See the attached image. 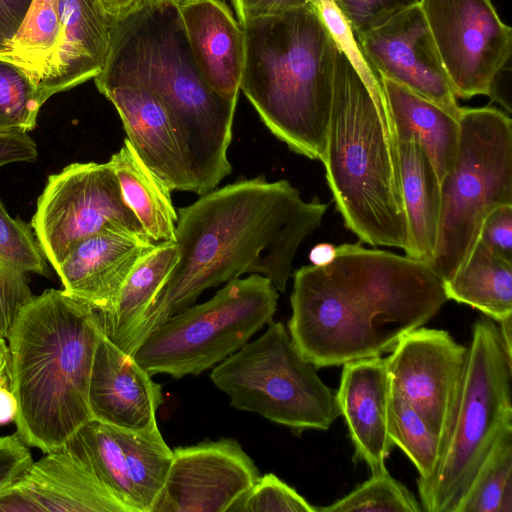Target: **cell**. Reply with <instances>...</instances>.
Segmentation results:
<instances>
[{
  "label": "cell",
  "instance_id": "obj_30",
  "mask_svg": "<svg viewBox=\"0 0 512 512\" xmlns=\"http://www.w3.org/2000/svg\"><path fill=\"white\" fill-rule=\"evenodd\" d=\"M455 512H512V427L500 435Z\"/></svg>",
  "mask_w": 512,
  "mask_h": 512
},
{
  "label": "cell",
  "instance_id": "obj_37",
  "mask_svg": "<svg viewBox=\"0 0 512 512\" xmlns=\"http://www.w3.org/2000/svg\"><path fill=\"white\" fill-rule=\"evenodd\" d=\"M355 35L377 27L419 0H332Z\"/></svg>",
  "mask_w": 512,
  "mask_h": 512
},
{
  "label": "cell",
  "instance_id": "obj_13",
  "mask_svg": "<svg viewBox=\"0 0 512 512\" xmlns=\"http://www.w3.org/2000/svg\"><path fill=\"white\" fill-rule=\"evenodd\" d=\"M66 446L127 512H152L173 457L158 427L129 430L92 419Z\"/></svg>",
  "mask_w": 512,
  "mask_h": 512
},
{
  "label": "cell",
  "instance_id": "obj_12",
  "mask_svg": "<svg viewBox=\"0 0 512 512\" xmlns=\"http://www.w3.org/2000/svg\"><path fill=\"white\" fill-rule=\"evenodd\" d=\"M457 98L491 93L512 51V30L492 0H419Z\"/></svg>",
  "mask_w": 512,
  "mask_h": 512
},
{
  "label": "cell",
  "instance_id": "obj_29",
  "mask_svg": "<svg viewBox=\"0 0 512 512\" xmlns=\"http://www.w3.org/2000/svg\"><path fill=\"white\" fill-rule=\"evenodd\" d=\"M59 35V0H33L16 34L0 51V57L23 69L39 89Z\"/></svg>",
  "mask_w": 512,
  "mask_h": 512
},
{
  "label": "cell",
  "instance_id": "obj_42",
  "mask_svg": "<svg viewBox=\"0 0 512 512\" xmlns=\"http://www.w3.org/2000/svg\"><path fill=\"white\" fill-rule=\"evenodd\" d=\"M38 150L28 133L0 134V167L17 162H34Z\"/></svg>",
  "mask_w": 512,
  "mask_h": 512
},
{
  "label": "cell",
  "instance_id": "obj_6",
  "mask_svg": "<svg viewBox=\"0 0 512 512\" xmlns=\"http://www.w3.org/2000/svg\"><path fill=\"white\" fill-rule=\"evenodd\" d=\"M321 161L345 226L363 243L404 250L398 141L386 98L370 92L339 49Z\"/></svg>",
  "mask_w": 512,
  "mask_h": 512
},
{
  "label": "cell",
  "instance_id": "obj_18",
  "mask_svg": "<svg viewBox=\"0 0 512 512\" xmlns=\"http://www.w3.org/2000/svg\"><path fill=\"white\" fill-rule=\"evenodd\" d=\"M94 79L116 108L127 139L145 165L171 191L192 192L175 130L154 91L132 79Z\"/></svg>",
  "mask_w": 512,
  "mask_h": 512
},
{
  "label": "cell",
  "instance_id": "obj_40",
  "mask_svg": "<svg viewBox=\"0 0 512 512\" xmlns=\"http://www.w3.org/2000/svg\"><path fill=\"white\" fill-rule=\"evenodd\" d=\"M27 445L15 433L0 437V490L18 480L32 464Z\"/></svg>",
  "mask_w": 512,
  "mask_h": 512
},
{
  "label": "cell",
  "instance_id": "obj_2",
  "mask_svg": "<svg viewBox=\"0 0 512 512\" xmlns=\"http://www.w3.org/2000/svg\"><path fill=\"white\" fill-rule=\"evenodd\" d=\"M447 300L424 262L345 243L331 263L294 272L288 332L316 368L339 366L391 352Z\"/></svg>",
  "mask_w": 512,
  "mask_h": 512
},
{
  "label": "cell",
  "instance_id": "obj_44",
  "mask_svg": "<svg viewBox=\"0 0 512 512\" xmlns=\"http://www.w3.org/2000/svg\"><path fill=\"white\" fill-rule=\"evenodd\" d=\"M108 15L119 19L138 10L148 0H100Z\"/></svg>",
  "mask_w": 512,
  "mask_h": 512
},
{
  "label": "cell",
  "instance_id": "obj_23",
  "mask_svg": "<svg viewBox=\"0 0 512 512\" xmlns=\"http://www.w3.org/2000/svg\"><path fill=\"white\" fill-rule=\"evenodd\" d=\"M194 59L210 87L238 99L245 60V34L221 0H192L179 6Z\"/></svg>",
  "mask_w": 512,
  "mask_h": 512
},
{
  "label": "cell",
  "instance_id": "obj_5",
  "mask_svg": "<svg viewBox=\"0 0 512 512\" xmlns=\"http://www.w3.org/2000/svg\"><path fill=\"white\" fill-rule=\"evenodd\" d=\"M240 81L263 124L297 154L321 160L338 47L310 5L241 23Z\"/></svg>",
  "mask_w": 512,
  "mask_h": 512
},
{
  "label": "cell",
  "instance_id": "obj_34",
  "mask_svg": "<svg viewBox=\"0 0 512 512\" xmlns=\"http://www.w3.org/2000/svg\"><path fill=\"white\" fill-rule=\"evenodd\" d=\"M31 225L11 217L0 200V261L23 273L51 272Z\"/></svg>",
  "mask_w": 512,
  "mask_h": 512
},
{
  "label": "cell",
  "instance_id": "obj_8",
  "mask_svg": "<svg viewBox=\"0 0 512 512\" xmlns=\"http://www.w3.org/2000/svg\"><path fill=\"white\" fill-rule=\"evenodd\" d=\"M452 169L440 182V216L429 268L447 281L476 245L495 208L512 204V121L495 107L462 108Z\"/></svg>",
  "mask_w": 512,
  "mask_h": 512
},
{
  "label": "cell",
  "instance_id": "obj_3",
  "mask_svg": "<svg viewBox=\"0 0 512 512\" xmlns=\"http://www.w3.org/2000/svg\"><path fill=\"white\" fill-rule=\"evenodd\" d=\"M95 78L132 79L154 91L175 130L193 193L217 188L231 173L228 148L237 99L222 97L207 83L177 5L148 0L129 15L112 18L110 54Z\"/></svg>",
  "mask_w": 512,
  "mask_h": 512
},
{
  "label": "cell",
  "instance_id": "obj_39",
  "mask_svg": "<svg viewBox=\"0 0 512 512\" xmlns=\"http://www.w3.org/2000/svg\"><path fill=\"white\" fill-rule=\"evenodd\" d=\"M479 240L496 255L512 262V204L499 206L487 215Z\"/></svg>",
  "mask_w": 512,
  "mask_h": 512
},
{
  "label": "cell",
  "instance_id": "obj_41",
  "mask_svg": "<svg viewBox=\"0 0 512 512\" xmlns=\"http://www.w3.org/2000/svg\"><path fill=\"white\" fill-rule=\"evenodd\" d=\"M239 23L279 14L309 4V0H232Z\"/></svg>",
  "mask_w": 512,
  "mask_h": 512
},
{
  "label": "cell",
  "instance_id": "obj_7",
  "mask_svg": "<svg viewBox=\"0 0 512 512\" xmlns=\"http://www.w3.org/2000/svg\"><path fill=\"white\" fill-rule=\"evenodd\" d=\"M512 359L498 326L483 315L472 327L459 398L439 464L418 479L422 511L455 512L500 435L512 427Z\"/></svg>",
  "mask_w": 512,
  "mask_h": 512
},
{
  "label": "cell",
  "instance_id": "obj_33",
  "mask_svg": "<svg viewBox=\"0 0 512 512\" xmlns=\"http://www.w3.org/2000/svg\"><path fill=\"white\" fill-rule=\"evenodd\" d=\"M421 512L413 494L388 471L374 474L344 496L317 512Z\"/></svg>",
  "mask_w": 512,
  "mask_h": 512
},
{
  "label": "cell",
  "instance_id": "obj_24",
  "mask_svg": "<svg viewBox=\"0 0 512 512\" xmlns=\"http://www.w3.org/2000/svg\"><path fill=\"white\" fill-rule=\"evenodd\" d=\"M381 82L397 141L419 143L441 182L456 159L458 117L398 83L386 78H381Z\"/></svg>",
  "mask_w": 512,
  "mask_h": 512
},
{
  "label": "cell",
  "instance_id": "obj_28",
  "mask_svg": "<svg viewBox=\"0 0 512 512\" xmlns=\"http://www.w3.org/2000/svg\"><path fill=\"white\" fill-rule=\"evenodd\" d=\"M442 283L448 300L469 305L498 323L512 318V262L479 239L465 263Z\"/></svg>",
  "mask_w": 512,
  "mask_h": 512
},
{
  "label": "cell",
  "instance_id": "obj_25",
  "mask_svg": "<svg viewBox=\"0 0 512 512\" xmlns=\"http://www.w3.org/2000/svg\"><path fill=\"white\" fill-rule=\"evenodd\" d=\"M178 257L174 241L157 242L130 272L114 305L95 310L103 334L126 354L133 356L136 332Z\"/></svg>",
  "mask_w": 512,
  "mask_h": 512
},
{
  "label": "cell",
  "instance_id": "obj_19",
  "mask_svg": "<svg viewBox=\"0 0 512 512\" xmlns=\"http://www.w3.org/2000/svg\"><path fill=\"white\" fill-rule=\"evenodd\" d=\"M156 243L129 230L107 228L79 242L55 271L68 296L107 311L130 272Z\"/></svg>",
  "mask_w": 512,
  "mask_h": 512
},
{
  "label": "cell",
  "instance_id": "obj_47",
  "mask_svg": "<svg viewBox=\"0 0 512 512\" xmlns=\"http://www.w3.org/2000/svg\"><path fill=\"white\" fill-rule=\"evenodd\" d=\"M0 383L10 385V353L3 338H0Z\"/></svg>",
  "mask_w": 512,
  "mask_h": 512
},
{
  "label": "cell",
  "instance_id": "obj_43",
  "mask_svg": "<svg viewBox=\"0 0 512 512\" xmlns=\"http://www.w3.org/2000/svg\"><path fill=\"white\" fill-rule=\"evenodd\" d=\"M33 0H0V51L12 40Z\"/></svg>",
  "mask_w": 512,
  "mask_h": 512
},
{
  "label": "cell",
  "instance_id": "obj_15",
  "mask_svg": "<svg viewBox=\"0 0 512 512\" xmlns=\"http://www.w3.org/2000/svg\"><path fill=\"white\" fill-rule=\"evenodd\" d=\"M259 477L234 439L179 447L152 512H228Z\"/></svg>",
  "mask_w": 512,
  "mask_h": 512
},
{
  "label": "cell",
  "instance_id": "obj_9",
  "mask_svg": "<svg viewBox=\"0 0 512 512\" xmlns=\"http://www.w3.org/2000/svg\"><path fill=\"white\" fill-rule=\"evenodd\" d=\"M278 291L259 274L227 282L208 301L165 319L140 343L135 361L151 376L199 375L272 322Z\"/></svg>",
  "mask_w": 512,
  "mask_h": 512
},
{
  "label": "cell",
  "instance_id": "obj_46",
  "mask_svg": "<svg viewBox=\"0 0 512 512\" xmlns=\"http://www.w3.org/2000/svg\"><path fill=\"white\" fill-rule=\"evenodd\" d=\"M336 256V247L330 243H319L309 254L312 265L324 266L333 261Z\"/></svg>",
  "mask_w": 512,
  "mask_h": 512
},
{
  "label": "cell",
  "instance_id": "obj_11",
  "mask_svg": "<svg viewBox=\"0 0 512 512\" xmlns=\"http://www.w3.org/2000/svg\"><path fill=\"white\" fill-rule=\"evenodd\" d=\"M31 227L54 269L79 242L107 228L148 236L123 200L109 161L72 163L50 175Z\"/></svg>",
  "mask_w": 512,
  "mask_h": 512
},
{
  "label": "cell",
  "instance_id": "obj_14",
  "mask_svg": "<svg viewBox=\"0 0 512 512\" xmlns=\"http://www.w3.org/2000/svg\"><path fill=\"white\" fill-rule=\"evenodd\" d=\"M385 358L390 391L421 416L442 441L459 398L468 347L441 329L417 328Z\"/></svg>",
  "mask_w": 512,
  "mask_h": 512
},
{
  "label": "cell",
  "instance_id": "obj_21",
  "mask_svg": "<svg viewBox=\"0 0 512 512\" xmlns=\"http://www.w3.org/2000/svg\"><path fill=\"white\" fill-rule=\"evenodd\" d=\"M390 383L385 359L365 358L343 364L336 398L354 446V459L371 475L386 472L392 447L388 433Z\"/></svg>",
  "mask_w": 512,
  "mask_h": 512
},
{
  "label": "cell",
  "instance_id": "obj_16",
  "mask_svg": "<svg viewBox=\"0 0 512 512\" xmlns=\"http://www.w3.org/2000/svg\"><path fill=\"white\" fill-rule=\"evenodd\" d=\"M381 78L398 83L458 117V104L418 3L356 35Z\"/></svg>",
  "mask_w": 512,
  "mask_h": 512
},
{
  "label": "cell",
  "instance_id": "obj_4",
  "mask_svg": "<svg viewBox=\"0 0 512 512\" xmlns=\"http://www.w3.org/2000/svg\"><path fill=\"white\" fill-rule=\"evenodd\" d=\"M102 333L96 311L47 289L22 309L10 332V388L16 434L49 453L93 419L89 384Z\"/></svg>",
  "mask_w": 512,
  "mask_h": 512
},
{
  "label": "cell",
  "instance_id": "obj_45",
  "mask_svg": "<svg viewBox=\"0 0 512 512\" xmlns=\"http://www.w3.org/2000/svg\"><path fill=\"white\" fill-rule=\"evenodd\" d=\"M17 413V402L10 385L0 383V425L14 421Z\"/></svg>",
  "mask_w": 512,
  "mask_h": 512
},
{
  "label": "cell",
  "instance_id": "obj_17",
  "mask_svg": "<svg viewBox=\"0 0 512 512\" xmlns=\"http://www.w3.org/2000/svg\"><path fill=\"white\" fill-rule=\"evenodd\" d=\"M45 454L0 490V512H127L68 446Z\"/></svg>",
  "mask_w": 512,
  "mask_h": 512
},
{
  "label": "cell",
  "instance_id": "obj_1",
  "mask_svg": "<svg viewBox=\"0 0 512 512\" xmlns=\"http://www.w3.org/2000/svg\"><path fill=\"white\" fill-rule=\"evenodd\" d=\"M327 207L317 197L303 200L287 180L259 175L215 188L176 210L178 261L136 332L135 350L202 292L243 274L262 275L285 292L298 248L320 226Z\"/></svg>",
  "mask_w": 512,
  "mask_h": 512
},
{
  "label": "cell",
  "instance_id": "obj_49",
  "mask_svg": "<svg viewBox=\"0 0 512 512\" xmlns=\"http://www.w3.org/2000/svg\"><path fill=\"white\" fill-rule=\"evenodd\" d=\"M166 1H169V2L175 4V5H177L179 7V6H182V5L188 3V2H190L192 0H166Z\"/></svg>",
  "mask_w": 512,
  "mask_h": 512
},
{
  "label": "cell",
  "instance_id": "obj_35",
  "mask_svg": "<svg viewBox=\"0 0 512 512\" xmlns=\"http://www.w3.org/2000/svg\"><path fill=\"white\" fill-rule=\"evenodd\" d=\"M318 13L338 49L356 70L370 92L384 96L381 78L366 59L357 37L332 0H309Z\"/></svg>",
  "mask_w": 512,
  "mask_h": 512
},
{
  "label": "cell",
  "instance_id": "obj_10",
  "mask_svg": "<svg viewBox=\"0 0 512 512\" xmlns=\"http://www.w3.org/2000/svg\"><path fill=\"white\" fill-rule=\"evenodd\" d=\"M214 385L234 408L257 413L295 433L328 430L340 416L336 393L299 352L282 322L221 361Z\"/></svg>",
  "mask_w": 512,
  "mask_h": 512
},
{
  "label": "cell",
  "instance_id": "obj_20",
  "mask_svg": "<svg viewBox=\"0 0 512 512\" xmlns=\"http://www.w3.org/2000/svg\"><path fill=\"white\" fill-rule=\"evenodd\" d=\"M163 402L162 387L102 332L89 384L93 419L129 430L153 429L158 427L156 412Z\"/></svg>",
  "mask_w": 512,
  "mask_h": 512
},
{
  "label": "cell",
  "instance_id": "obj_36",
  "mask_svg": "<svg viewBox=\"0 0 512 512\" xmlns=\"http://www.w3.org/2000/svg\"><path fill=\"white\" fill-rule=\"evenodd\" d=\"M228 512H317V507L276 475L268 473L260 476Z\"/></svg>",
  "mask_w": 512,
  "mask_h": 512
},
{
  "label": "cell",
  "instance_id": "obj_48",
  "mask_svg": "<svg viewBox=\"0 0 512 512\" xmlns=\"http://www.w3.org/2000/svg\"><path fill=\"white\" fill-rule=\"evenodd\" d=\"M499 332L507 355L512 359V318L498 323Z\"/></svg>",
  "mask_w": 512,
  "mask_h": 512
},
{
  "label": "cell",
  "instance_id": "obj_32",
  "mask_svg": "<svg viewBox=\"0 0 512 512\" xmlns=\"http://www.w3.org/2000/svg\"><path fill=\"white\" fill-rule=\"evenodd\" d=\"M44 103L38 87L24 70L0 57V134L33 130Z\"/></svg>",
  "mask_w": 512,
  "mask_h": 512
},
{
  "label": "cell",
  "instance_id": "obj_22",
  "mask_svg": "<svg viewBox=\"0 0 512 512\" xmlns=\"http://www.w3.org/2000/svg\"><path fill=\"white\" fill-rule=\"evenodd\" d=\"M60 35L47 75L44 101L95 78L111 50L112 18L100 0H59Z\"/></svg>",
  "mask_w": 512,
  "mask_h": 512
},
{
  "label": "cell",
  "instance_id": "obj_27",
  "mask_svg": "<svg viewBox=\"0 0 512 512\" xmlns=\"http://www.w3.org/2000/svg\"><path fill=\"white\" fill-rule=\"evenodd\" d=\"M109 162L123 200L146 234L154 242L175 241L177 211L171 190L145 165L127 138Z\"/></svg>",
  "mask_w": 512,
  "mask_h": 512
},
{
  "label": "cell",
  "instance_id": "obj_26",
  "mask_svg": "<svg viewBox=\"0 0 512 512\" xmlns=\"http://www.w3.org/2000/svg\"><path fill=\"white\" fill-rule=\"evenodd\" d=\"M402 198L407 224L405 255L429 264L440 216V180L419 143L398 142Z\"/></svg>",
  "mask_w": 512,
  "mask_h": 512
},
{
  "label": "cell",
  "instance_id": "obj_38",
  "mask_svg": "<svg viewBox=\"0 0 512 512\" xmlns=\"http://www.w3.org/2000/svg\"><path fill=\"white\" fill-rule=\"evenodd\" d=\"M25 274L0 261V338H9L20 312L34 297Z\"/></svg>",
  "mask_w": 512,
  "mask_h": 512
},
{
  "label": "cell",
  "instance_id": "obj_31",
  "mask_svg": "<svg viewBox=\"0 0 512 512\" xmlns=\"http://www.w3.org/2000/svg\"><path fill=\"white\" fill-rule=\"evenodd\" d=\"M387 420L392 444L412 461L419 472L418 479H428L439 464L442 441L407 401L391 391Z\"/></svg>",
  "mask_w": 512,
  "mask_h": 512
}]
</instances>
